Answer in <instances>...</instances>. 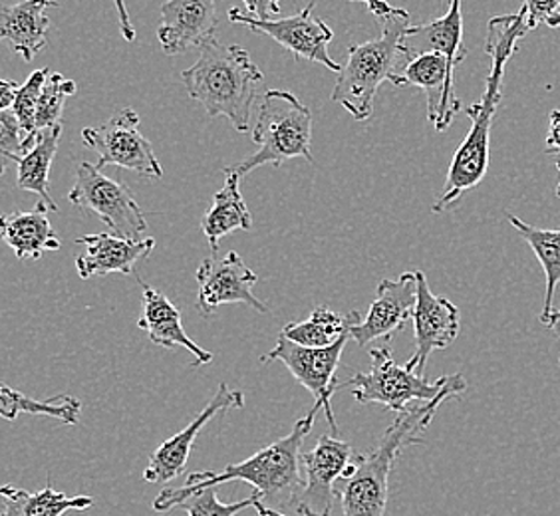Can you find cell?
<instances>
[{
    "label": "cell",
    "instance_id": "36",
    "mask_svg": "<svg viewBox=\"0 0 560 516\" xmlns=\"http://www.w3.org/2000/svg\"><path fill=\"white\" fill-rule=\"evenodd\" d=\"M19 84L12 80L0 78V112H9L14 104V97L19 94Z\"/></svg>",
    "mask_w": 560,
    "mask_h": 516
},
{
    "label": "cell",
    "instance_id": "7",
    "mask_svg": "<svg viewBox=\"0 0 560 516\" xmlns=\"http://www.w3.org/2000/svg\"><path fill=\"white\" fill-rule=\"evenodd\" d=\"M372 367L366 374L340 382V389H350L355 401L360 403H380L394 413H401L410 408L411 401H431L445 391L464 394L467 382L462 374L443 376L435 382H428L423 374L411 372L408 366H398L392 357L388 345H380L370 350Z\"/></svg>",
    "mask_w": 560,
    "mask_h": 516
},
{
    "label": "cell",
    "instance_id": "41",
    "mask_svg": "<svg viewBox=\"0 0 560 516\" xmlns=\"http://www.w3.org/2000/svg\"><path fill=\"white\" fill-rule=\"evenodd\" d=\"M545 24H547V26H550V28H560V7L559 11L555 12L552 16H549Z\"/></svg>",
    "mask_w": 560,
    "mask_h": 516
},
{
    "label": "cell",
    "instance_id": "20",
    "mask_svg": "<svg viewBox=\"0 0 560 516\" xmlns=\"http://www.w3.org/2000/svg\"><path fill=\"white\" fill-rule=\"evenodd\" d=\"M75 245H82L84 253L75 257V270L80 279L106 277L112 272L131 274L141 258H148L155 247L153 238L128 241L112 233H96L75 238Z\"/></svg>",
    "mask_w": 560,
    "mask_h": 516
},
{
    "label": "cell",
    "instance_id": "6",
    "mask_svg": "<svg viewBox=\"0 0 560 516\" xmlns=\"http://www.w3.org/2000/svg\"><path fill=\"white\" fill-rule=\"evenodd\" d=\"M313 112L299 97L284 90H269L253 128V141L259 145L257 153L233 165L238 177H245L262 165L280 167L296 157L313 162Z\"/></svg>",
    "mask_w": 560,
    "mask_h": 516
},
{
    "label": "cell",
    "instance_id": "39",
    "mask_svg": "<svg viewBox=\"0 0 560 516\" xmlns=\"http://www.w3.org/2000/svg\"><path fill=\"white\" fill-rule=\"evenodd\" d=\"M253 508L257 511V515L259 516H302L296 515V513H291V515H287V513H277V511H270V508L260 505V503H257V505L253 506Z\"/></svg>",
    "mask_w": 560,
    "mask_h": 516
},
{
    "label": "cell",
    "instance_id": "22",
    "mask_svg": "<svg viewBox=\"0 0 560 516\" xmlns=\"http://www.w3.org/2000/svg\"><path fill=\"white\" fill-rule=\"evenodd\" d=\"M55 7L58 4L48 0L0 4V40L11 43L12 50L24 62H33L34 56L46 48V34L50 28L46 11Z\"/></svg>",
    "mask_w": 560,
    "mask_h": 516
},
{
    "label": "cell",
    "instance_id": "10",
    "mask_svg": "<svg viewBox=\"0 0 560 516\" xmlns=\"http://www.w3.org/2000/svg\"><path fill=\"white\" fill-rule=\"evenodd\" d=\"M348 340L350 336H345L342 340H338L336 344L328 348H302L280 333L279 342L275 348L260 357L262 362H282L289 367L294 379L301 382L318 403H323L324 415L330 423L335 437L338 435V425H336L330 399L340 386V382L336 379V370L340 366V357Z\"/></svg>",
    "mask_w": 560,
    "mask_h": 516
},
{
    "label": "cell",
    "instance_id": "14",
    "mask_svg": "<svg viewBox=\"0 0 560 516\" xmlns=\"http://www.w3.org/2000/svg\"><path fill=\"white\" fill-rule=\"evenodd\" d=\"M197 310L211 316L223 304H248L257 313H269V306L253 294L259 277L248 269L238 253L231 250L225 258H206L197 269Z\"/></svg>",
    "mask_w": 560,
    "mask_h": 516
},
{
    "label": "cell",
    "instance_id": "27",
    "mask_svg": "<svg viewBox=\"0 0 560 516\" xmlns=\"http://www.w3.org/2000/svg\"><path fill=\"white\" fill-rule=\"evenodd\" d=\"M360 320L362 316L355 310L340 316L326 306H316L308 320L287 324L280 333L302 348H328L342 340L345 336H350V326Z\"/></svg>",
    "mask_w": 560,
    "mask_h": 516
},
{
    "label": "cell",
    "instance_id": "38",
    "mask_svg": "<svg viewBox=\"0 0 560 516\" xmlns=\"http://www.w3.org/2000/svg\"><path fill=\"white\" fill-rule=\"evenodd\" d=\"M547 326H549L550 330H552L555 336H557V338L560 340V310H552Z\"/></svg>",
    "mask_w": 560,
    "mask_h": 516
},
{
    "label": "cell",
    "instance_id": "21",
    "mask_svg": "<svg viewBox=\"0 0 560 516\" xmlns=\"http://www.w3.org/2000/svg\"><path fill=\"white\" fill-rule=\"evenodd\" d=\"M141 291H143V310L138 320V328L148 332V338L155 345L172 350V348H185L195 355L194 366H206L213 354L207 352L206 348L195 344L194 340L185 332L182 324V313L175 308L170 298L155 291L148 282L140 279Z\"/></svg>",
    "mask_w": 560,
    "mask_h": 516
},
{
    "label": "cell",
    "instance_id": "1",
    "mask_svg": "<svg viewBox=\"0 0 560 516\" xmlns=\"http://www.w3.org/2000/svg\"><path fill=\"white\" fill-rule=\"evenodd\" d=\"M323 409V403H314V408L294 423L291 433L279 442L270 443L269 447L255 453L245 461L226 465L221 473L203 471V473H189L184 486L177 489H163L153 501L155 513H167L177 508L185 496L201 493L206 489H217L219 484L241 481L255 489L259 495L260 505L267 506L277 513H287L289 508L296 511L299 496L304 486V477L301 473V447L306 435L313 431L316 413Z\"/></svg>",
    "mask_w": 560,
    "mask_h": 516
},
{
    "label": "cell",
    "instance_id": "15",
    "mask_svg": "<svg viewBox=\"0 0 560 516\" xmlns=\"http://www.w3.org/2000/svg\"><path fill=\"white\" fill-rule=\"evenodd\" d=\"M243 408H245V394L237 389H231L225 382H221L217 387L215 396L207 403L203 411L185 430L170 437L167 442H163L155 452L151 453L150 465L143 471V479L148 483H167L172 479L182 477L185 473L187 459L194 449L195 439L207 423L213 420L217 413Z\"/></svg>",
    "mask_w": 560,
    "mask_h": 516
},
{
    "label": "cell",
    "instance_id": "26",
    "mask_svg": "<svg viewBox=\"0 0 560 516\" xmlns=\"http://www.w3.org/2000/svg\"><path fill=\"white\" fill-rule=\"evenodd\" d=\"M62 136V126H56L52 129L38 131V138L34 141L33 150L28 151L19 165V175H16V187L21 191L40 195L43 201L52 213H58L52 195H50V165L55 162L56 151H58V141Z\"/></svg>",
    "mask_w": 560,
    "mask_h": 516
},
{
    "label": "cell",
    "instance_id": "31",
    "mask_svg": "<svg viewBox=\"0 0 560 516\" xmlns=\"http://www.w3.org/2000/svg\"><path fill=\"white\" fill-rule=\"evenodd\" d=\"M50 68H40L34 70L28 75V80L19 87V94L14 97L12 104V114L19 119L22 133H24V143L28 150H33L34 141L38 138V131L34 128V118H36V106H38V97L43 94L44 84L50 78Z\"/></svg>",
    "mask_w": 560,
    "mask_h": 516
},
{
    "label": "cell",
    "instance_id": "9",
    "mask_svg": "<svg viewBox=\"0 0 560 516\" xmlns=\"http://www.w3.org/2000/svg\"><path fill=\"white\" fill-rule=\"evenodd\" d=\"M82 141L100 155L96 167L116 165L136 172L145 179H162L163 169L150 140L140 131V116L131 108L121 109L114 118L96 128L82 131Z\"/></svg>",
    "mask_w": 560,
    "mask_h": 516
},
{
    "label": "cell",
    "instance_id": "23",
    "mask_svg": "<svg viewBox=\"0 0 560 516\" xmlns=\"http://www.w3.org/2000/svg\"><path fill=\"white\" fill-rule=\"evenodd\" d=\"M48 213L50 209L40 201L33 211L0 215V243L9 245L21 260H38L44 253L58 250L62 243Z\"/></svg>",
    "mask_w": 560,
    "mask_h": 516
},
{
    "label": "cell",
    "instance_id": "5",
    "mask_svg": "<svg viewBox=\"0 0 560 516\" xmlns=\"http://www.w3.org/2000/svg\"><path fill=\"white\" fill-rule=\"evenodd\" d=\"M410 28V12H398L382 22V34L368 43L354 44L340 66L332 99L355 119L366 121L374 114L377 90L389 82L398 60L399 40Z\"/></svg>",
    "mask_w": 560,
    "mask_h": 516
},
{
    "label": "cell",
    "instance_id": "12",
    "mask_svg": "<svg viewBox=\"0 0 560 516\" xmlns=\"http://www.w3.org/2000/svg\"><path fill=\"white\" fill-rule=\"evenodd\" d=\"M354 461L352 445L335 435H323L313 449L302 455L304 486H302L296 515L330 516L336 499V483L345 469Z\"/></svg>",
    "mask_w": 560,
    "mask_h": 516
},
{
    "label": "cell",
    "instance_id": "28",
    "mask_svg": "<svg viewBox=\"0 0 560 516\" xmlns=\"http://www.w3.org/2000/svg\"><path fill=\"white\" fill-rule=\"evenodd\" d=\"M509 223L517 228L521 237L525 238L528 247L533 248L535 257L539 258L540 267L545 270L547 277V291H545V308L540 313V322H549L552 314V301L555 292L560 284V231H549V228H537L528 225L523 219L515 215H506Z\"/></svg>",
    "mask_w": 560,
    "mask_h": 516
},
{
    "label": "cell",
    "instance_id": "2",
    "mask_svg": "<svg viewBox=\"0 0 560 516\" xmlns=\"http://www.w3.org/2000/svg\"><path fill=\"white\" fill-rule=\"evenodd\" d=\"M527 11L521 7L515 14L495 16L487 24L486 52L491 58V72L487 75L486 94L481 102L467 109L471 118V129L462 141L459 150L453 155L447 169V179L443 191L433 204V213H443L452 209L467 191L483 181L489 169V141L495 119L497 106L501 104V86L505 66L515 55L517 44L530 33Z\"/></svg>",
    "mask_w": 560,
    "mask_h": 516
},
{
    "label": "cell",
    "instance_id": "3",
    "mask_svg": "<svg viewBox=\"0 0 560 516\" xmlns=\"http://www.w3.org/2000/svg\"><path fill=\"white\" fill-rule=\"evenodd\" d=\"M462 394L445 391L425 403H416L396 415L376 449L370 455L354 457L355 471L350 479L336 483V496L342 503V516H384L388 505L389 473L394 462L408 445L423 442V433L430 427L438 409L447 399Z\"/></svg>",
    "mask_w": 560,
    "mask_h": 516
},
{
    "label": "cell",
    "instance_id": "17",
    "mask_svg": "<svg viewBox=\"0 0 560 516\" xmlns=\"http://www.w3.org/2000/svg\"><path fill=\"white\" fill-rule=\"evenodd\" d=\"M389 82L398 87H420L428 97V118L438 131L450 128L462 108L455 96V72L440 55H423L410 60L404 72L392 74Z\"/></svg>",
    "mask_w": 560,
    "mask_h": 516
},
{
    "label": "cell",
    "instance_id": "16",
    "mask_svg": "<svg viewBox=\"0 0 560 516\" xmlns=\"http://www.w3.org/2000/svg\"><path fill=\"white\" fill-rule=\"evenodd\" d=\"M416 308V272H404L398 279L382 280L376 298L366 316L350 326V338L360 348L374 340H389L410 322Z\"/></svg>",
    "mask_w": 560,
    "mask_h": 516
},
{
    "label": "cell",
    "instance_id": "34",
    "mask_svg": "<svg viewBox=\"0 0 560 516\" xmlns=\"http://www.w3.org/2000/svg\"><path fill=\"white\" fill-rule=\"evenodd\" d=\"M255 21H277L280 14V4L275 0H247V12Z\"/></svg>",
    "mask_w": 560,
    "mask_h": 516
},
{
    "label": "cell",
    "instance_id": "37",
    "mask_svg": "<svg viewBox=\"0 0 560 516\" xmlns=\"http://www.w3.org/2000/svg\"><path fill=\"white\" fill-rule=\"evenodd\" d=\"M368 11L372 12V14L376 16L377 22L382 24V22L392 19V16L398 12V9L389 7L386 2H368Z\"/></svg>",
    "mask_w": 560,
    "mask_h": 516
},
{
    "label": "cell",
    "instance_id": "4",
    "mask_svg": "<svg viewBox=\"0 0 560 516\" xmlns=\"http://www.w3.org/2000/svg\"><path fill=\"white\" fill-rule=\"evenodd\" d=\"M185 90L211 118L225 116L237 131L247 133L253 106L265 75L238 44H206L194 66L184 70Z\"/></svg>",
    "mask_w": 560,
    "mask_h": 516
},
{
    "label": "cell",
    "instance_id": "11",
    "mask_svg": "<svg viewBox=\"0 0 560 516\" xmlns=\"http://www.w3.org/2000/svg\"><path fill=\"white\" fill-rule=\"evenodd\" d=\"M313 11L314 4H308L304 11L294 16L277 19V21H255L245 14V11L231 9L229 21L248 26L255 33L267 34L275 43H279L282 48L292 52L294 58L326 66L328 70L338 74L340 64H336L335 58L328 55V44L332 43L335 33L323 19L314 16Z\"/></svg>",
    "mask_w": 560,
    "mask_h": 516
},
{
    "label": "cell",
    "instance_id": "13",
    "mask_svg": "<svg viewBox=\"0 0 560 516\" xmlns=\"http://www.w3.org/2000/svg\"><path fill=\"white\" fill-rule=\"evenodd\" d=\"M416 272V308H413V338L416 354L411 355L406 366L416 374H423L430 355L435 350H445L457 340L462 330L459 308L442 296L430 291L428 279L421 270Z\"/></svg>",
    "mask_w": 560,
    "mask_h": 516
},
{
    "label": "cell",
    "instance_id": "30",
    "mask_svg": "<svg viewBox=\"0 0 560 516\" xmlns=\"http://www.w3.org/2000/svg\"><path fill=\"white\" fill-rule=\"evenodd\" d=\"M75 90L78 86H75L74 80H68L62 74H50L44 84L43 94L38 97L36 118H34L36 131L62 126L66 99L74 96Z\"/></svg>",
    "mask_w": 560,
    "mask_h": 516
},
{
    "label": "cell",
    "instance_id": "40",
    "mask_svg": "<svg viewBox=\"0 0 560 516\" xmlns=\"http://www.w3.org/2000/svg\"><path fill=\"white\" fill-rule=\"evenodd\" d=\"M119 12H121V22H124V33L128 36V40L133 38V28H131L130 24H128V14H126V9L118 4Z\"/></svg>",
    "mask_w": 560,
    "mask_h": 516
},
{
    "label": "cell",
    "instance_id": "35",
    "mask_svg": "<svg viewBox=\"0 0 560 516\" xmlns=\"http://www.w3.org/2000/svg\"><path fill=\"white\" fill-rule=\"evenodd\" d=\"M549 136H547V153L560 160V109H552L549 116Z\"/></svg>",
    "mask_w": 560,
    "mask_h": 516
},
{
    "label": "cell",
    "instance_id": "33",
    "mask_svg": "<svg viewBox=\"0 0 560 516\" xmlns=\"http://www.w3.org/2000/svg\"><path fill=\"white\" fill-rule=\"evenodd\" d=\"M26 153L28 148L24 143V133L19 126V119L14 118L12 109L0 112V177L7 173L12 163L21 162Z\"/></svg>",
    "mask_w": 560,
    "mask_h": 516
},
{
    "label": "cell",
    "instance_id": "25",
    "mask_svg": "<svg viewBox=\"0 0 560 516\" xmlns=\"http://www.w3.org/2000/svg\"><path fill=\"white\" fill-rule=\"evenodd\" d=\"M0 496L4 501V511L0 516H65L70 511H88L94 505L92 496H66L58 493L52 481L43 491H24L12 484L0 486Z\"/></svg>",
    "mask_w": 560,
    "mask_h": 516
},
{
    "label": "cell",
    "instance_id": "18",
    "mask_svg": "<svg viewBox=\"0 0 560 516\" xmlns=\"http://www.w3.org/2000/svg\"><path fill=\"white\" fill-rule=\"evenodd\" d=\"M217 4L213 0H172L162 7L158 40L167 56L185 55L217 40Z\"/></svg>",
    "mask_w": 560,
    "mask_h": 516
},
{
    "label": "cell",
    "instance_id": "8",
    "mask_svg": "<svg viewBox=\"0 0 560 516\" xmlns=\"http://www.w3.org/2000/svg\"><path fill=\"white\" fill-rule=\"evenodd\" d=\"M68 199L78 209L100 216L116 237L140 241L148 231V221L130 187L104 175L94 163H78Z\"/></svg>",
    "mask_w": 560,
    "mask_h": 516
},
{
    "label": "cell",
    "instance_id": "29",
    "mask_svg": "<svg viewBox=\"0 0 560 516\" xmlns=\"http://www.w3.org/2000/svg\"><path fill=\"white\" fill-rule=\"evenodd\" d=\"M80 411H82V401L72 396H58L46 401H36L0 382V418L2 420L14 421L21 413H31V415H46L68 425H75L80 421Z\"/></svg>",
    "mask_w": 560,
    "mask_h": 516
},
{
    "label": "cell",
    "instance_id": "42",
    "mask_svg": "<svg viewBox=\"0 0 560 516\" xmlns=\"http://www.w3.org/2000/svg\"><path fill=\"white\" fill-rule=\"evenodd\" d=\"M555 163H557V169H559L560 173V160H555ZM555 194H557V197L560 199V181L559 185H557V189H555Z\"/></svg>",
    "mask_w": 560,
    "mask_h": 516
},
{
    "label": "cell",
    "instance_id": "24",
    "mask_svg": "<svg viewBox=\"0 0 560 516\" xmlns=\"http://www.w3.org/2000/svg\"><path fill=\"white\" fill-rule=\"evenodd\" d=\"M223 173L225 185L221 187V191L213 195V203L201 221V231L213 253L219 250L221 238H225L229 233L248 231L253 226V215L238 187L241 177L231 167H225Z\"/></svg>",
    "mask_w": 560,
    "mask_h": 516
},
{
    "label": "cell",
    "instance_id": "19",
    "mask_svg": "<svg viewBox=\"0 0 560 516\" xmlns=\"http://www.w3.org/2000/svg\"><path fill=\"white\" fill-rule=\"evenodd\" d=\"M399 55L408 62L423 55H440L455 68L467 58V46L464 43V14L462 2L453 0L447 14L435 21L410 26L399 40Z\"/></svg>",
    "mask_w": 560,
    "mask_h": 516
},
{
    "label": "cell",
    "instance_id": "32",
    "mask_svg": "<svg viewBox=\"0 0 560 516\" xmlns=\"http://www.w3.org/2000/svg\"><path fill=\"white\" fill-rule=\"evenodd\" d=\"M260 503L259 495L248 496L237 503H221L217 496L215 489H206L201 493L185 496L184 501L177 505V508H184L187 516H237L238 513L253 508V506Z\"/></svg>",
    "mask_w": 560,
    "mask_h": 516
}]
</instances>
